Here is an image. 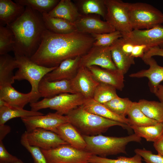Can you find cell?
<instances>
[{
  "mask_svg": "<svg viewBox=\"0 0 163 163\" xmlns=\"http://www.w3.org/2000/svg\"><path fill=\"white\" fill-rule=\"evenodd\" d=\"M133 103L128 98H123L118 96L103 104L114 113L126 117Z\"/></svg>",
  "mask_w": 163,
  "mask_h": 163,
  "instance_id": "cell-33",
  "label": "cell"
},
{
  "mask_svg": "<svg viewBox=\"0 0 163 163\" xmlns=\"http://www.w3.org/2000/svg\"><path fill=\"white\" fill-rule=\"evenodd\" d=\"M82 136L86 143L85 150L93 155L102 157L120 153L126 154L127 145L131 142L140 143L141 138L134 133L128 136L117 137L100 134Z\"/></svg>",
  "mask_w": 163,
  "mask_h": 163,
  "instance_id": "cell-4",
  "label": "cell"
},
{
  "mask_svg": "<svg viewBox=\"0 0 163 163\" xmlns=\"http://www.w3.org/2000/svg\"><path fill=\"white\" fill-rule=\"evenodd\" d=\"M6 26L14 34V55L30 58L38 49L46 30L42 14L28 7L19 18Z\"/></svg>",
  "mask_w": 163,
  "mask_h": 163,
  "instance_id": "cell-2",
  "label": "cell"
},
{
  "mask_svg": "<svg viewBox=\"0 0 163 163\" xmlns=\"http://www.w3.org/2000/svg\"><path fill=\"white\" fill-rule=\"evenodd\" d=\"M91 35L95 40L93 45L95 46H110L117 40L122 37L121 33L117 30L108 33L92 34Z\"/></svg>",
  "mask_w": 163,
  "mask_h": 163,
  "instance_id": "cell-38",
  "label": "cell"
},
{
  "mask_svg": "<svg viewBox=\"0 0 163 163\" xmlns=\"http://www.w3.org/2000/svg\"><path fill=\"white\" fill-rule=\"evenodd\" d=\"M134 152L140 155L145 163H163V156L159 154H154L151 151L145 149H136Z\"/></svg>",
  "mask_w": 163,
  "mask_h": 163,
  "instance_id": "cell-40",
  "label": "cell"
},
{
  "mask_svg": "<svg viewBox=\"0 0 163 163\" xmlns=\"http://www.w3.org/2000/svg\"><path fill=\"white\" fill-rule=\"evenodd\" d=\"M142 112L149 118L163 123V102L141 99L138 102Z\"/></svg>",
  "mask_w": 163,
  "mask_h": 163,
  "instance_id": "cell-30",
  "label": "cell"
},
{
  "mask_svg": "<svg viewBox=\"0 0 163 163\" xmlns=\"http://www.w3.org/2000/svg\"><path fill=\"white\" fill-rule=\"evenodd\" d=\"M95 41L91 35L78 31L59 34L46 29L43 34L38 49L30 59L45 67L58 66L65 60L86 54Z\"/></svg>",
  "mask_w": 163,
  "mask_h": 163,
  "instance_id": "cell-1",
  "label": "cell"
},
{
  "mask_svg": "<svg viewBox=\"0 0 163 163\" xmlns=\"http://www.w3.org/2000/svg\"><path fill=\"white\" fill-rule=\"evenodd\" d=\"M133 30L149 29L161 25L163 14L153 6L144 3H127Z\"/></svg>",
  "mask_w": 163,
  "mask_h": 163,
  "instance_id": "cell-6",
  "label": "cell"
},
{
  "mask_svg": "<svg viewBox=\"0 0 163 163\" xmlns=\"http://www.w3.org/2000/svg\"><path fill=\"white\" fill-rule=\"evenodd\" d=\"M14 44V34L9 28L0 25V55L13 51Z\"/></svg>",
  "mask_w": 163,
  "mask_h": 163,
  "instance_id": "cell-36",
  "label": "cell"
},
{
  "mask_svg": "<svg viewBox=\"0 0 163 163\" xmlns=\"http://www.w3.org/2000/svg\"><path fill=\"white\" fill-rule=\"evenodd\" d=\"M86 99L79 93H64L50 98L30 104L31 110L38 111L42 109L49 108L55 110L62 115H67L71 111L82 106Z\"/></svg>",
  "mask_w": 163,
  "mask_h": 163,
  "instance_id": "cell-7",
  "label": "cell"
},
{
  "mask_svg": "<svg viewBox=\"0 0 163 163\" xmlns=\"http://www.w3.org/2000/svg\"><path fill=\"white\" fill-rule=\"evenodd\" d=\"M81 56L69 59L62 62L57 68L44 77L49 81L71 80L80 68Z\"/></svg>",
  "mask_w": 163,
  "mask_h": 163,
  "instance_id": "cell-18",
  "label": "cell"
},
{
  "mask_svg": "<svg viewBox=\"0 0 163 163\" xmlns=\"http://www.w3.org/2000/svg\"><path fill=\"white\" fill-rule=\"evenodd\" d=\"M153 144L158 154L163 156V136L159 140L154 142Z\"/></svg>",
  "mask_w": 163,
  "mask_h": 163,
  "instance_id": "cell-44",
  "label": "cell"
},
{
  "mask_svg": "<svg viewBox=\"0 0 163 163\" xmlns=\"http://www.w3.org/2000/svg\"><path fill=\"white\" fill-rule=\"evenodd\" d=\"M11 130L10 126L8 125H0V141L2 140L6 135L10 133Z\"/></svg>",
  "mask_w": 163,
  "mask_h": 163,
  "instance_id": "cell-43",
  "label": "cell"
},
{
  "mask_svg": "<svg viewBox=\"0 0 163 163\" xmlns=\"http://www.w3.org/2000/svg\"><path fill=\"white\" fill-rule=\"evenodd\" d=\"M18 68L15 57L8 54L0 55V86L14 82L13 71Z\"/></svg>",
  "mask_w": 163,
  "mask_h": 163,
  "instance_id": "cell-26",
  "label": "cell"
},
{
  "mask_svg": "<svg viewBox=\"0 0 163 163\" xmlns=\"http://www.w3.org/2000/svg\"><path fill=\"white\" fill-rule=\"evenodd\" d=\"M27 138L30 145L45 150L53 149L63 145L69 144L56 133L41 128L27 132Z\"/></svg>",
  "mask_w": 163,
  "mask_h": 163,
  "instance_id": "cell-13",
  "label": "cell"
},
{
  "mask_svg": "<svg viewBox=\"0 0 163 163\" xmlns=\"http://www.w3.org/2000/svg\"><path fill=\"white\" fill-rule=\"evenodd\" d=\"M142 157L136 154L131 157L120 156L117 159H112L92 155L88 161V163H143Z\"/></svg>",
  "mask_w": 163,
  "mask_h": 163,
  "instance_id": "cell-37",
  "label": "cell"
},
{
  "mask_svg": "<svg viewBox=\"0 0 163 163\" xmlns=\"http://www.w3.org/2000/svg\"><path fill=\"white\" fill-rule=\"evenodd\" d=\"M48 14L50 16L63 18L74 23L81 14L75 3L71 0H61Z\"/></svg>",
  "mask_w": 163,
  "mask_h": 163,
  "instance_id": "cell-24",
  "label": "cell"
},
{
  "mask_svg": "<svg viewBox=\"0 0 163 163\" xmlns=\"http://www.w3.org/2000/svg\"><path fill=\"white\" fill-rule=\"evenodd\" d=\"M160 102H163V85L160 84L155 94Z\"/></svg>",
  "mask_w": 163,
  "mask_h": 163,
  "instance_id": "cell-45",
  "label": "cell"
},
{
  "mask_svg": "<svg viewBox=\"0 0 163 163\" xmlns=\"http://www.w3.org/2000/svg\"><path fill=\"white\" fill-rule=\"evenodd\" d=\"M11 163H24L21 160L19 159L18 161Z\"/></svg>",
  "mask_w": 163,
  "mask_h": 163,
  "instance_id": "cell-46",
  "label": "cell"
},
{
  "mask_svg": "<svg viewBox=\"0 0 163 163\" xmlns=\"http://www.w3.org/2000/svg\"><path fill=\"white\" fill-rule=\"evenodd\" d=\"M94 78L99 83L109 85L122 91L124 87V75L118 69L109 70L96 66L88 68Z\"/></svg>",
  "mask_w": 163,
  "mask_h": 163,
  "instance_id": "cell-17",
  "label": "cell"
},
{
  "mask_svg": "<svg viewBox=\"0 0 163 163\" xmlns=\"http://www.w3.org/2000/svg\"><path fill=\"white\" fill-rule=\"evenodd\" d=\"M38 90L40 97L50 98L64 93H75L71 80L49 81L44 77L40 82Z\"/></svg>",
  "mask_w": 163,
  "mask_h": 163,
  "instance_id": "cell-19",
  "label": "cell"
},
{
  "mask_svg": "<svg viewBox=\"0 0 163 163\" xmlns=\"http://www.w3.org/2000/svg\"><path fill=\"white\" fill-rule=\"evenodd\" d=\"M142 60L149 66V68L131 74L129 76L131 78H147L150 91L155 94L160 83L163 81V67L159 66L152 57Z\"/></svg>",
  "mask_w": 163,
  "mask_h": 163,
  "instance_id": "cell-16",
  "label": "cell"
},
{
  "mask_svg": "<svg viewBox=\"0 0 163 163\" xmlns=\"http://www.w3.org/2000/svg\"><path fill=\"white\" fill-rule=\"evenodd\" d=\"M122 34L124 39L134 44L145 46L149 49L155 46L163 48V26L161 25L149 29L133 30Z\"/></svg>",
  "mask_w": 163,
  "mask_h": 163,
  "instance_id": "cell-10",
  "label": "cell"
},
{
  "mask_svg": "<svg viewBox=\"0 0 163 163\" xmlns=\"http://www.w3.org/2000/svg\"><path fill=\"white\" fill-rule=\"evenodd\" d=\"M116 90L109 85L99 83L95 89L93 99L103 104L118 96Z\"/></svg>",
  "mask_w": 163,
  "mask_h": 163,
  "instance_id": "cell-35",
  "label": "cell"
},
{
  "mask_svg": "<svg viewBox=\"0 0 163 163\" xmlns=\"http://www.w3.org/2000/svg\"><path fill=\"white\" fill-rule=\"evenodd\" d=\"M113 60L117 69L124 75L135 64L134 58L126 54L114 44L110 46Z\"/></svg>",
  "mask_w": 163,
  "mask_h": 163,
  "instance_id": "cell-32",
  "label": "cell"
},
{
  "mask_svg": "<svg viewBox=\"0 0 163 163\" xmlns=\"http://www.w3.org/2000/svg\"><path fill=\"white\" fill-rule=\"evenodd\" d=\"M101 16L95 14H81L74 23L78 31L90 34H102L113 32L115 28Z\"/></svg>",
  "mask_w": 163,
  "mask_h": 163,
  "instance_id": "cell-14",
  "label": "cell"
},
{
  "mask_svg": "<svg viewBox=\"0 0 163 163\" xmlns=\"http://www.w3.org/2000/svg\"><path fill=\"white\" fill-rule=\"evenodd\" d=\"M74 2L82 15L95 14L105 20L107 9L105 0H75Z\"/></svg>",
  "mask_w": 163,
  "mask_h": 163,
  "instance_id": "cell-27",
  "label": "cell"
},
{
  "mask_svg": "<svg viewBox=\"0 0 163 163\" xmlns=\"http://www.w3.org/2000/svg\"><path fill=\"white\" fill-rule=\"evenodd\" d=\"M33 96L31 92L24 94L15 90L11 85L0 86V99L8 104L18 108H23L28 103H31Z\"/></svg>",
  "mask_w": 163,
  "mask_h": 163,
  "instance_id": "cell-20",
  "label": "cell"
},
{
  "mask_svg": "<svg viewBox=\"0 0 163 163\" xmlns=\"http://www.w3.org/2000/svg\"><path fill=\"white\" fill-rule=\"evenodd\" d=\"M21 143L31 154L34 163H47L46 158L40 148L30 145L27 138V132L25 131L21 138Z\"/></svg>",
  "mask_w": 163,
  "mask_h": 163,
  "instance_id": "cell-39",
  "label": "cell"
},
{
  "mask_svg": "<svg viewBox=\"0 0 163 163\" xmlns=\"http://www.w3.org/2000/svg\"><path fill=\"white\" fill-rule=\"evenodd\" d=\"M127 115L129 127L153 125L158 123L146 116L141 110L138 102H133Z\"/></svg>",
  "mask_w": 163,
  "mask_h": 163,
  "instance_id": "cell-31",
  "label": "cell"
},
{
  "mask_svg": "<svg viewBox=\"0 0 163 163\" xmlns=\"http://www.w3.org/2000/svg\"><path fill=\"white\" fill-rule=\"evenodd\" d=\"M82 106L86 111L89 113L128 125L127 118L120 117L116 115L103 104L97 102L93 98L86 99Z\"/></svg>",
  "mask_w": 163,
  "mask_h": 163,
  "instance_id": "cell-25",
  "label": "cell"
},
{
  "mask_svg": "<svg viewBox=\"0 0 163 163\" xmlns=\"http://www.w3.org/2000/svg\"><path fill=\"white\" fill-rule=\"evenodd\" d=\"M105 20L122 34L132 31L127 2L120 0H105Z\"/></svg>",
  "mask_w": 163,
  "mask_h": 163,
  "instance_id": "cell-9",
  "label": "cell"
},
{
  "mask_svg": "<svg viewBox=\"0 0 163 163\" xmlns=\"http://www.w3.org/2000/svg\"><path fill=\"white\" fill-rule=\"evenodd\" d=\"M44 114L39 111L28 110L11 106L8 104L0 107V125L5 124L8 121L16 117H26Z\"/></svg>",
  "mask_w": 163,
  "mask_h": 163,
  "instance_id": "cell-28",
  "label": "cell"
},
{
  "mask_svg": "<svg viewBox=\"0 0 163 163\" xmlns=\"http://www.w3.org/2000/svg\"><path fill=\"white\" fill-rule=\"evenodd\" d=\"M26 128L30 132L37 128H41L56 133L57 128L61 125L69 122L66 115L49 113L46 115L21 118Z\"/></svg>",
  "mask_w": 163,
  "mask_h": 163,
  "instance_id": "cell-12",
  "label": "cell"
},
{
  "mask_svg": "<svg viewBox=\"0 0 163 163\" xmlns=\"http://www.w3.org/2000/svg\"><path fill=\"white\" fill-rule=\"evenodd\" d=\"M59 1V0H15L14 2L43 14L49 13Z\"/></svg>",
  "mask_w": 163,
  "mask_h": 163,
  "instance_id": "cell-34",
  "label": "cell"
},
{
  "mask_svg": "<svg viewBox=\"0 0 163 163\" xmlns=\"http://www.w3.org/2000/svg\"><path fill=\"white\" fill-rule=\"evenodd\" d=\"M56 134L63 140L73 147L85 150L86 142L82 135L69 122L63 124L57 128Z\"/></svg>",
  "mask_w": 163,
  "mask_h": 163,
  "instance_id": "cell-22",
  "label": "cell"
},
{
  "mask_svg": "<svg viewBox=\"0 0 163 163\" xmlns=\"http://www.w3.org/2000/svg\"><path fill=\"white\" fill-rule=\"evenodd\" d=\"M130 127L136 135L148 142H155L163 136V123L158 122L153 125Z\"/></svg>",
  "mask_w": 163,
  "mask_h": 163,
  "instance_id": "cell-29",
  "label": "cell"
},
{
  "mask_svg": "<svg viewBox=\"0 0 163 163\" xmlns=\"http://www.w3.org/2000/svg\"><path fill=\"white\" fill-rule=\"evenodd\" d=\"M92 66L109 70L117 69L112 59L110 46H93L81 56L80 67L88 68Z\"/></svg>",
  "mask_w": 163,
  "mask_h": 163,
  "instance_id": "cell-11",
  "label": "cell"
},
{
  "mask_svg": "<svg viewBox=\"0 0 163 163\" xmlns=\"http://www.w3.org/2000/svg\"><path fill=\"white\" fill-rule=\"evenodd\" d=\"M25 7L11 0H0V25L7 26L24 13Z\"/></svg>",
  "mask_w": 163,
  "mask_h": 163,
  "instance_id": "cell-21",
  "label": "cell"
},
{
  "mask_svg": "<svg viewBox=\"0 0 163 163\" xmlns=\"http://www.w3.org/2000/svg\"><path fill=\"white\" fill-rule=\"evenodd\" d=\"M155 56L163 57V48L159 46H155L149 48L141 58L142 59L152 57Z\"/></svg>",
  "mask_w": 163,
  "mask_h": 163,
  "instance_id": "cell-42",
  "label": "cell"
},
{
  "mask_svg": "<svg viewBox=\"0 0 163 163\" xmlns=\"http://www.w3.org/2000/svg\"><path fill=\"white\" fill-rule=\"evenodd\" d=\"M42 15L46 29L51 32L59 34H67L78 31L74 23L63 18L50 16L47 13Z\"/></svg>",
  "mask_w": 163,
  "mask_h": 163,
  "instance_id": "cell-23",
  "label": "cell"
},
{
  "mask_svg": "<svg viewBox=\"0 0 163 163\" xmlns=\"http://www.w3.org/2000/svg\"><path fill=\"white\" fill-rule=\"evenodd\" d=\"M14 57L18 69L14 74V79L18 81L26 80L29 82L31 86L30 91L33 94L30 103L36 102L40 97L38 90L40 82L46 74L57 66L46 67L41 66L24 56L14 55Z\"/></svg>",
  "mask_w": 163,
  "mask_h": 163,
  "instance_id": "cell-5",
  "label": "cell"
},
{
  "mask_svg": "<svg viewBox=\"0 0 163 163\" xmlns=\"http://www.w3.org/2000/svg\"><path fill=\"white\" fill-rule=\"evenodd\" d=\"M19 159L10 154L5 148L2 141H0V163H11Z\"/></svg>",
  "mask_w": 163,
  "mask_h": 163,
  "instance_id": "cell-41",
  "label": "cell"
},
{
  "mask_svg": "<svg viewBox=\"0 0 163 163\" xmlns=\"http://www.w3.org/2000/svg\"><path fill=\"white\" fill-rule=\"evenodd\" d=\"M71 81L75 93L81 94L86 99L93 98L95 89L99 83L88 68L83 67H80Z\"/></svg>",
  "mask_w": 163,
  "mask_h": 163,
  "instance_id": "cell-15",
  "label": "cell"
},
{
  "mask_svg": "<svg viewBox=\"0 0 163 163\" xmlns=\"http://www.w3.org/2000/svg\"><path fill=\"white\" fill-rule=\"evenodd\" d=\"M69 121L82 135L93 136L106 132L110 127L119 126L125 129L131 128L127 124L89 113L82 106L66 115Z\"/></svg>",
  "mask_w": 163,
  "mask_h": 163,
  "instance_id": "cell-3",
  "label": "cell"
},
{
  "mask_svg": "<svg viewBox=\"0 0 163 163\" xmlns=\"http://www.w3.org/2000/svg\"><path fill=\"white\" fill-rule=\"evenodd\" d=\"M40 149L47 163H88L92 155L85 150L76 149L69 144L49 150Z\"/></svg>",
  "mask_w": 163,
  "mask_h": 163,
  "instance_id": "cell-8",
  "label": "cell"
}]
</instances>
